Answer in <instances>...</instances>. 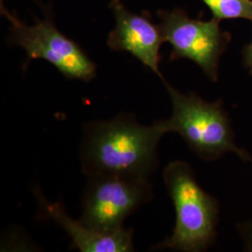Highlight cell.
I'll use <instances>...</instances> for the list:
<instances>
[{"label":"cell","mask_w":252,"mask_h":252,"mask_svg":"<svg viewBox=\"0 0 252 252\" xmlns=\"http://www.w3.org/2000/svg\"><path fill=\"white\" fill-rule=\"evenodd\" d=\"M157 16L164 41L172 46L170 61L190 60L210 81H219L220 59L232 41L231 33L220 27V21L190 18L179 8L158 10Z\"/></svg>","instance_id":"4"},{"label":"cell","mask_w":252,"mask_h":252,"mask_svg":"<svg viewBox=\"0 0 252 252\" xmlns=\"http://www.w3.org/2000/svg\"></svg>","instance_id":"13"},{"label":"cell","mask_w":252,"mask_h":252,"mask_svg":"<svg viewBox=\"0 0 252 252\" xmlns=\"http://www.w3.org/2000/svg\"><path fill=\"white\" fill-rule=\"evenodd\" d=\"M39 213L54 220L71 238V249L81 252H130L135 251L133 229L123 228L113 233H102L67 215L61 203L47 201L39 189H35Z\"/></svg>","instance_id":"8"},{"label":"cell","mask_w":252,"mask_h":252,"mask_svg":"<svg viewBox=\"0 0 252 252\" xmlns=\"http://www.w3.org/2000/svg\"><path fill=\"white\" fill-rule=\"evenodd\" d=\"M219 21L243 19L252 23V0H201Z\"/></svg>","instance_id":"9"},{"label":"cell","mask_w":252,"mask_h":252,"mask_svg":"<svg viewBox=\"0 0 252 252\" xmlns=\"http://www.w3.org/2000/svg\"><path fill=\"white\" fill-rule=\"evenodd\" d=\"M109 8L116 19V27L109 33L108 46L116 52H127L164 81L160 71V50L164 41L159 25H154L148 12L135 14L120 0H111Z\"/></svg>","instance_id":"7"},{"label":"cell","mask_w":252,"mask_h":252,"mask_svg":"<svg viewBox=\"0 0 252 252\" xmlns=\"http://www.w3.org/2000/svg\"><path fill=\"white\" fill-rule=\"evenodd\" d=\"M241 55L245 69L252 75V39L250 43L244 46Z\"/></svg>","instance_id":"11"},{"label":"cell","mask_w":252,"mask_h":252,"mask_svg":"<svg viewBox=\"0 0 252 252\" xmlns=\"http://www.w3.org/2000/svg\"><path fill=\"white\" fill-rule=\"evenodd\" d=\"M149 179L120 176L88 177L81 200L83 224L102 233L121 230L128 217L152 201Z\"/></svg>","instance_id":"5"},{"label":"cell","mask_w":252,"mask_h":252,"mask_svg":"<svg viewBox=\"0 0 252 252\" xmlns=\"http://www.w3.org/2000/svg\"><path fill=\"white\" fill-rule=\"evenodd\" d=\"M167 133L164 120L143 126L130 113L87 123L82 128L80 146L82 173L87 178L149 179L158 167V145Z\"/></svg>","instance_id":"1"},{"label":"cell","mask_w":252,"mask_h":252,"mask_svg":"<svg viewBox=\"0 0 252 252\" xmlns=\"http://www.w3.org/2000/svg\"><path fill=\"white\" fill-rule=\"evenodd\" d=\"M163 84L172 104L171 116L164 120L169 133H178L204 161H216L226 153H234L243 162L252 163V155L235 141L222 100L208 102L195 93L180 92L165 80Z\"/></svg>","instance_id":"3"},{"label":"cell","mask_w":252,"mask_h":252,"mask_svg":"<svg viewBox=\"0 0 252 252\" xmlns=\"http://www.w3.org/2000/svg\"><path fill=\"white\" fill-rule=\"evenodd\" d=\"M162 178L175 207L176 222L171 235L153 250L206 252L216 242L220 212L219 200L200 186L187 162H169Z\"/></svg>","instance_id":"2"},{"label":"cell","mask_w":252,"mask_h":252,"mask_svg":"<svg viewBox=\"0 0 252 252\" xmlns=\"http://www.w3.org/2000/svg\"><path fill=\"white\" fill-rule=\"evenodd\" d=\"M0 3H1V7H3V0H0Z\"/></svg>","instance_id":"12"},{"label":"cell","mask_w":252,"mask_h":252,"mask_svg":"<svg viewBox=\"0 0 252 252\" xmlns=\"http://www.w3.org/2000/svg\"><path fill=\"white\" fill-rule=\"evenodd\" d=\"M1 14L10 23V42L27 53L24 70L32 60L42 59L52 63L66 79L89 82L95 78V63L81 46L57 29L50 17L27 26L4 6L1 7Z\"/></svg>","instance_id":"6"},{"label":"cell","mask_w":252,"mask_h":252,"mask_svg":"<svg viewBox=\"0 0 252 252\" xmlns=\"http://www.w3.org/2000/svg\"><path fill=\"white\" fill-rule=\"evenodd\" d=\"M236 229L243 242L244 251L252 252V220L239 222Z\"/></svg>","instance_id":"10"}]
</instances>
